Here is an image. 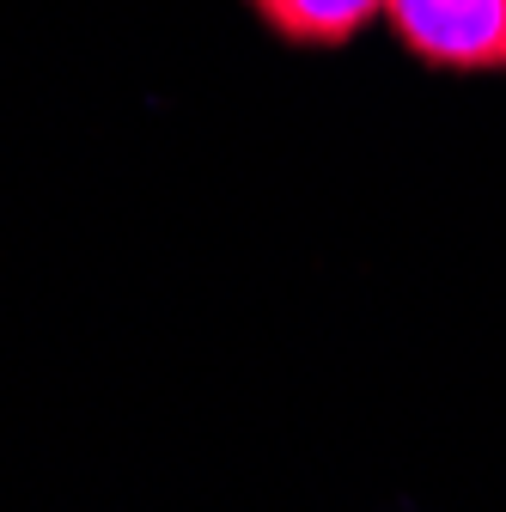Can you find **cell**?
<instances>
[{
    "mask_svg": "<svg viewBox=\"0 0 506 512\" xmlns=\"http://www.w3.org/2000/svg\"><path fill=\"white\" fill-rule=\"evenodd\" d=\"M257 7V19L299 43V49H342L366 31V19L385 7V0H250Z\"/></svg>",
    "mask_w": 506,
    "mask_h": 512,
    "instance_id": "7a4b0ae2",
    "label": "cell"
},
{
    "mask_svg": "<svg viewBox=\"0 0 506 512\" xmlns=\"http://www.w3.org/2000/svg\"><path fill=\"white\" fill-rule=\"evenodd\" d=\"M385 13L433 68H506V0H385Z\"/></svg>",
    "mask_w": 506,
    "mask_h": 512,
    "instance_id": "6da1fadb",
    "label": "cell"
}]
</instances>
